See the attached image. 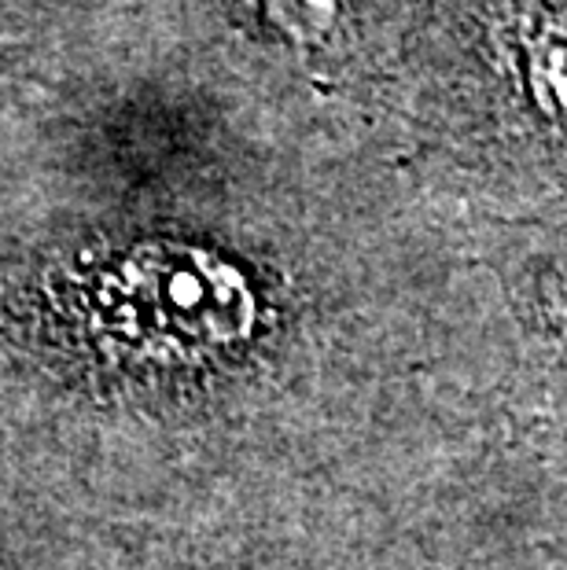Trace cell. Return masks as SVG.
Here are the masks:
<instances>
[{"label": "cell", "mask_w": 567, "mask_h": 570, "mask_svg": "<svg viewBox=\"0 0 567 570\" xmlns=\"http://www.w3.org/2000/svg\"><path fill=\"white\" fill-rule=\"evenodd\" d=\"M123 327L151 350H203L236 338L251 321L239 276L188 250H148L118 287Z\"/></svg>", "instance_id": "6da1fadb"}]
</instances>
